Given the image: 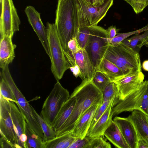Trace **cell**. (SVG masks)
<instances>
[{
    "label": "cell",
    "mask_w": 148,
    "mask_h": 148,
    "mask_svg": "<svg viewBox=\"0 0 148 148\" xmlns=\"http://www.w3.org/2000/svg\"><path fill=\"white\" fill-rule=\"evenodd\" d=\"M148 40V29L141 34H137L132 37L127 38L121 42L139 53L141 48L144 45Z\"/></svg>",
    "instance_id": "d4e9b609"
},
{
    "label": "cell",
    "mask_w": 148,
    "mask_h": 148,
    "mask_svg": "<svg viewBox=\"0 0 148 148\" xmlns=\"http://www.w3.org/2000/svg\"><path fill=\"white\" fill-rule=\"evenodd\" d=\"M110 144L102 136L91 138L88 148H111Z\"/></svg>",
    "instance_id": "836d02e7"
},
{
    "label": "cell",
    "mask_w": 148,
    "mask_h": 148,
    "mask_svg": "<svg viewBox=\"0 0 148 148\" xmlns=\"http://www.w3.org/2000/svg\"><path fill=\"white\" fill-rule=\"evenodd\" d=\"M71 95L76 98L75 106L71 115L56 134V137L71 133L84 113L91 106L101 105L103 101L102 92L93 83L92 79L82 80Z\"/></svg>",
    "instance_id": "6da1fadb"
},
{
    "label": "cell",
    "mask_w": 148,
    "mask_h": 148,
    "mask_svg": "<svg viewBox=\"0 0 148 148\" xmlns=\"http://www.w3.org/2000/svg\"><path fill=\"white\" fill-rule=\"evenodd\" d=\"M128 117L137 133L148 142V116L140 111L134 110Z\"/></svg>",
    "instance_id": "ffe728a7"
},
{
    "label": "cell",
    "mask_w": 148,
    "mask_h": 148,
    "mask_svg": "<svg viewBox=\"0 0 148 148\" xmlns=\"http://www.w3.org/2000/svg\"><path fill=\"white\" fill-rule=\"evenodd\" d=\"M148 29V24L145 26L139 29L126 33H119L111 39L108 38L110 45H116L120 43L123 41L134 34H140Z\"/></svg>",
    "instance_id": "f546056e"
},
{
    "label": "cell",
    "mask_w": 148,
    "mask_h": 148,
    "mask_svg": "<svg viewBox=\"0 0 148 148\" xmlns=\"http://www.w3.org/2000/svg\"><path fill=\"white\" fill-rule=\"evenodd\" d=\"M132 7L136 14L141 12L148 5V0H124Z\"/></svg>",
    "instance_id": "e575fe53"
},
{
    "label": "cell",
    "mask_w": 148,
    "mask_h": 148,
    "mask_svg": "<svg viewBox=\"0 0 148 148\" xmlns=\"http://www.w3.org/2000/svg\"><path fill=\"white\" fill-rule=\"evenodd\" d=\"M46 28L51 71L56 81H59L70 65L65 57L55 23L47 22Z\"/></svg>",
    "instance_id": "277c9868"
},
{
    "label": "cell",
    "mask_w": 148,
    "mask_h": 148,
    "mask_svg": "<svg viewBox=\"0 0 148 148\" xmlns=\"http://www.w3.org/2000/svg\"><path fill=\"white\" fill-rule=\"evenodd\" d=\"M113 100H111L108 107L91 129L87 134L91 138L102 136L105 131L110 124L113 113L112 111Z\"/></svg>",
    "instance_id": "e0dca14e"
},
{
    "label": "cell",
    "mask_w": 148,
    "mask_h": 148,
    "mask_svg": "<svg viewBox=\"0 0 148 148\" xmlns=\"http://www.w3.org/2000/svg\"><path fill=\"white\" fill-rule=\"evenodd\" d=\"M64 53L66 58L69 64V69L73 73V75L76 77H79L82 79V76L80 69L75 62L72 54L69 51H65Z\"/></svg>",
    "instance_id": "d6a6232c"
},
{
    "label": "cell",
    "mask_w": 148,
    "mask_h": 148,
    "mask_svg": "<svg viewBox=\"0 0 148 148\" xmlns=\"http://www.w3.org/2000/svg\"><path fill=\"white\" fill-rule=\"evenodd\" d=\"M12 38L0 37V67L3 69L11 63L15 57L14 50L16 47L13 44Z\"/></svg>",
    "instance_id": "d6986e66"
},
{
    "label": "cell",
    "mask_w": 148,
    "mask_h": 148,
    "mask_svg": "<svg viewBox=\"0 0 148 148\" xmlns=\"http://www.w3.org/2000/svg\"><path fill=\"white\" fill-rule=\"evenodd\" d=\"M25 12L29 23L36 34L46 52L49 57L47 29L41 20L40 13L31 5L27 6Z\"/></svg>",
    "instance_id": "4fadbf2b"
},
{
    "label": "cell",
    "mask_w": 148,
    "mask_h": 148,
    "mask_svg": "<svg viewBox=\"0 0 148 148\" xmlns=\"http://www.w3.org/2000/svg\"><path fill=\"white\" fill-rule=\"evenodd\" d=\"M9 102L10 114L17 135V148H26L25 119L16 103L12 101Z\"/></svg>",
    "instance_id": "5bb4252c"
},
{
    "label": "cell",
    "mask_w": 148,
    "mask_h": 148,
    "mask_svg": "<svg viewBox=\"0 0 148 148\" xmlns=\"http://www.w3.org/2000/svg\"><path fill=\"white\" fill-rule=\"evenodd\" d=\"M0 2H1V0H0Z\"/></svg>",
    "instance_id": "bcb514c9"
},
{
    "label": "cell",
    "mask_w": 148,
    "mask_h": 148,
    "mask_svg": "<svg viewBox=\"0 0 148 148\" xmlns=\"http://www.w3.org/2000/svg\"><path fill=\"white\" fill-rule=\"evenodd\" d=\"M70 97L68 91L57 81L42 106L40 115L53 127L55 119L64 103Z\"/></svg>",
    "instance_id": "52a82bcc"
},
{
    "label": "cell",
    "mask_w": 148,
    "mask_h": 148,
    "mask_svg": "<svg viewBox=\"0 0 148 148\" xmlns=\"http://www.w3.org/2000/svg\"><path fill=\"white\" fill-rule=\"evenodd\" d=\"M142 67L144 70L148 71V60H145L143 62Z\"/></svg>",
    "instance_id": "7bdbcfd3"
},
{
    "label": "cell",
    "mask_w": 148,
    "mask_h": 148,
    "mask_svg": "<svg viewBox=\"0 0 148 148\" xmlns=\"http://www.w3.org/2000/svg\"><path fill=\"white\" fill-rule=\"evenodd\" d=\"M67 46L69 51L72 54L76 53L81 49L75 37L69 41Z\"/></svg>",
    "instance_id": "74e56055"
},
{
    "label": "cell",
    "mask_w": 148,
    "mask_h": 148,
    "mask_svg": "<svg viewBox=\"0 0 148 148\" xmlns=\"http://www.w3.org/2000/svg\"><path fill=\"white\" fill-rule=\"evenodd\" d=\"M76 102L75 97L70 95L62 106L56 118L53 126L56 134L71 115Z\"/></svg>",
    "instance_id": "44dd1931"
},
{
    "label": "cell",
    "mask_w": 148,
    "mask_h": 148,
    "mask_svg": "<svg viewBox=\"0 0 148 148\" xmlns=\"http://www.w3.org/2000/svg\"><path fill=\"white\" fill-rule=\"evenodd\" d=\"M92 81L94 85L102 92L111 81L105 74L97 70L95 71Z\"/></svg>",
    "instance_id": "f1b7e54d"
},
{
    "label": "cell",
    "mask_w": 148,
    "mask_h": 148,
    "mask_svg": "<svg viewBox=\"0 0 148 148\" xmlns=\"http://www.w3.org/2000/svg\"><path fill=\"white\" fill-rule=\"evenodd\" d=\"M108 37L109 39H111L114 37L118 33V29L116 28L115 26L113 25L109 27L106 29Z\"/></svg>",
    "instance_id": "60d3db41"
},
{
    "label": "cell",
    "mask_w": 148,
    "mask_h": 148,
    "mask_svg": "<svg viewBox=\"0 0 148 148\" xmlns=\"http://www.w3.org/2000/svg\"><path fill=\"white\" fill-rule=\"evenodd\" d=\"M90 34V27H83L79 28L75 38L81 48L85 49Z\"/></svg>",
    "instance_id": "1f68e13d"
},
{
    "label": "cell",
    "mask_w": 148,
    "mask_h": 148,
    "mask_svg": "<svg viewBox=\"0 0 148 148\" xmlns=\"http://www.w3.org/2000/svg\"><path fill=\"white\" fill-rule=\"evenodd\" d=\"M145 75L142 71L124 76L114 82L116 84L120 101L137 88L144 81Z\"/></svg>",
    "instance_id": "7c38bea8"
},
{
    "label": "cell",
    "mask_w": 148,
    "mask_h": 148,
    "mask_svg": "<svg viewBox=\"0 0 148 148\" xmlns=\"http://www.w3.org/2000/svg\"><path fill=\"white\" fill-rule=\"evenodd\" d=\"M144 45L148 47V40L146 42Z\"/></svg>",
    "instance_id": "ee69618b"
},
{
    "label": "cell",
    "mask_w": 148,
    "mask_h": 148,
    "mask_svg": "<svg viewBox=\"0 0 148 148\" xmlns=\"http://www.w3.org/2000/svg\"><path fill=\"white\" fill-rule=\"evenodd\" d=\"M90 34L85 49L96 70L110 45L106 29L97 25L90 27Z\"/></svg>",
    "instance_id": "8992f818"
},
{
    "label": "cell",
    "mask_w": 148,
    "mask_h": 148,
    "mask_svg": "<svg viewBox=\"0 0 148 148\" xmlns=\"http://www.w3.org/2000/svg\"><path fill=\"white\" fill-rule=\"evenodd\" d=\"M99 105L91 106L80 116L71 133L73 136L82 139L86 136L95 112Z\"/></svg>",
    "instance_id": "2e32d148"
},
{
    "label": "cell",
    "mask_w": 148,
    "mask_h": 148,
    "mask_svg": "<svg viewBox=\"0 0 148 148\" xmlns=\"http://www.w3.org/2000/svg\"><path fill=\"white\" fill-rule=\"evenodd\" d=\"M106 0H102L103 3H104Z\"/></svg>",
    "instance_id": "f6af8a7d"
},
{
    "label": "cell",
    "mask_w": 148,
    "mask_h": 148,
    "mask_svg": "<svg viewBox=\"0 0 148 148\" xmlns=\"http://www.w3.org/2000/svg\"><path fill=\"white\" fill-rule=\"evenodd\" d=\"M103 101H113V107L116 106L120 101L119 100L117 89L115 83L110 81L102 92Z\"/></svg>",
    "instance_id": "83f0119b"
},
{
    "label": "cell",
    "mask_w": 148,
    "mask_h": 148,
    "mask_svg": "<svg viewBox=\"0 0 148 148\" xmlns=\"http://www.w3.org/2000/svg\"><path fill=\"white\" fill-rule=\"evenodd\" d=\"M32 108L34 114L44 134L43 141L45 142L56 137V133L53 127L50 126L32 106Z\"/></svg>",
    "instance_id": "4316f807"
},
{
    "label": "cell",
    "mask_w": 148,
    "mask_h": 148,
    "mask_svg": "<svg viewBox=\"0 0 148 148\" xmlns=\"http://www.w3.org/2000/svg\"><path fill=\"white\" fill-rule=\"evenodd\" d=\"M1 148H15V147L4 137L1 136L0 139Z\"/></svg>",
    "instance_id": "ab89813d"
},
{
    "label": "cell",
    "mask_w": 148,
    "mask_h": 148,
    "mask_svg": "<svg viewBox=\"0 0 148 148\" xmlns=\"http://www.w3.org/2000/svg\"><path fill=\"white\" fill-rule=\"evenodd\" d=\"M90 138L87 136L82 139L77 138L68 148H88Z\"/></svg>",
    "instance_id": "8d00e7d4"
},
{
    "label": "cell",
    "mask_w": 148,
    "mask_h": 148,
    "mask_svg": "<svg viewBox=\"0 0 148 148\" xmlns=\"http://www.w3.org/2000/svg\"><path fill=\"white\" fill-rule=\"evenodd\" d=\"M137 134V142L136 148H148V142Z\"/></svg>",
    "instance_id": "f35d334b"
},
{
    "label": "cell",
    "mask_w": 148,
    "mask_h": 148,
    "mask_svg": "<svg viewBox=\"0 0 148 148\" xmlns=\"http://www.w3.org/2000/svg\"><path fill=\"white\" fill-rule=\"evenodd\" d=\"M0 130L1 135L15 148H17V135L10 114L9 101L0 95Z\"/></svg>",
    "instance_id": "8fae6325"
},
{
    "label": "cell",
    "mask_w": 148,
    "mask_h": 148,
    "mask_svg": "<svg viewBox=\"0 0 148 148\" xmlns=\"http://www.w3.org/2000/svg\"><path fill=\"white\" fill-rule=\"evenodd\" d=\"M55 24L65 51H69L67 44L75 37L79 27L77 0H58Z\"/></svg>",
    "instance_id": "7a4b0ae2"
},
{
    "label": "cell",
    "mask_w": 148,
    "mask_h": 148,
    "mask_svg": "<svg viewBox=\"0 0 148 148\" xmlns=\"http://www.w3.org/2000/svg\"><path fill=\"white\" fill-rule=\"evenodd\" d=\"M113 1L106 0L100 6L95 7L88 4L85 0H77L79 27L97 25L106 15Z\"/></svg>",
    "instance_id": "9c48e42d"
},
{
    "label": "cell",
    "mask_w": 148,
    "mask_h": 148,
    "mask_svg": "<svg viewBox=\"0 0 148 148\" xmlns=\"http://www.w3.org/2000/svg\"><path fill=\"white\" fill-rule=\"evenodd\" d=\"M104 135L116 147L130 148L118 126L113 120L105 131Z\"/></svg>",
    "instance_id": "7402d4cb"
},
{
    "label": "cell",
    "mask_w": 148,
    "mask_h": 148,
    "mask_svg": "<svg viewBox=\"0 0 148 148\" xmlns=\"http://www.w3.org/2000/svg\"><path fill=\"white\" fill-rule=\"evenodd\" d=\"M89 4L95 7H98L102 5L104 3L102 0H85Z\"/></svg>",
    "instance_id": "b9f144b4"
},
{
    "label": "cell",
    "mask_w": 148,
    "mask_h": 148,
    "mask_svg": "<svg viewBox=\"0 0 148 148\" xmlns=\"http://www.w3.org/2000/svg\"><path fill=\"white\" fill-rule=\"evenodd\" d=\"M113 121L118 126L130 148H136L137 132L129 118L116 116Z\"/></svg>",
    "instance_id": "9a60e30c"
},
{
    "label": "cell",
    "mask_w": 148,
    "mask_h": 148,
    "mask_svg": "<svg viewBox=\"0 0 148 148\" xmlns=\"http://www.w3.org/2000/svg\"><path fill=\"white\" fill-rule=\"evenodd\" d=\"M96 70H99L105 74L111 81H114L124 76L120 69L105 58L103 59Z\"/></svg>",
    "instance_id": "603a6c76"
},
{
    "label": "cell",
    "mask_w": 148,
    "mask_h": 148,
    "mask_svg": "<svg viewBox=\"0 0 148 148\" xmlns=\"http://www.w3.org/2000/svg\"><path fill=\"white\" fill-rule=\"evenodd\" d=\"M104 58L120 69L124 76L141 71L139 53L121 42L116 45H110Z\"/></svg>",
    "instance_id": "3957f363"
},
{
    "label": "cell",
    "mask_w": 148,
    "mask_h": 148,
    "mask_svg": "<svg viewBox=\"0 0 148 148\" xmlns=\"http://www.w3.org/2000/svg\"><path fill=\"white\" fill-rule=\"evenodd\" d=\"M111 101H103L101 104L99 105L95 112L88 131L91 129L103 114L108 107Z\"/></svg>",
    "instance_id": "d590c367"
},
{
    "label": "cell",
    "mask_w": 148,
    "mask_h": 148,
    "mask_svg": "<svg viewBox=\"0 0 148 148\" xmlns=\"http://www.w3.org/2000/svg\"><path fill=\"white\" fill-rule=\"evenodd\" d=\"M0 37H12L19 31L21 21L12 0H1Z\"/></svg>",
    "instance_id": "30bf717a"
},
{
    "label": "cell",
    "mask_w": 148,
    "mask_h": 148,
    "mask_svg": "<svg viewBox=\"0 0 148 148\" xmlns=\"http://www.w3.org/2000/svg\"><path fill=\"white\" fill-rule=\"evenodd\" d=\"M77 138L71 133L65 134L45 142L44 148H68Z\"/></svg>",
    "instance_id": "cb8c5ba5"
},
{
    "label": "cell",
    "mask_w": 148,
    "mask_h": 148,
    "mask_svg": "<svg viewBox=\"0 0 148 148\" xmlns=\"http://www.w3.org/2000/svg\"><path fill=\"white\" fill-rule=\"evenodd\" d=\"M71 54L80 69L82 79H91L96 69L86 50L81 48L76 53Z\"/></svg>",
    "instance_id": "ac0fdd59"
},
{
    "label": "cell",
    "mask_w": 148,
    "mask_h": 148,
    "mask_svg": "<svg viewBox=\"0 0 148 148\" xmlns=\"http://www.w3.org/2000/svg\"><path fill=\"white\" fill-rule=\"evenodd\" d=\"M0 77V95L8 101L15 103V99L11 89L4 79Z\"/></svg>",
    "instance_id": "4dcf8cb0"
},
{
    "label": "cell",
    "mask_w": 148,
    "mask_h": 148,
    "mask_svg": "<svg viewBox=\"0 0 148 148\" xmlns=\"http://www.w3.org/2000/svg\"><path fill=\"white\" fill-rule=\"evenodd\" d=\"M26 148H44L43 139L29 127L26 123Z\"/></svg>",
    "instance_id": "484cf974"
},
{
    "label": "cell",
    "mask_w": 148,
    "mask_h": 148,
    "mask_svg": "<svg viewBox=\"0 0 148 148\" xmlns=\"http://www.w3.org/2000/svg\"><path fill=\"white\" fill-rule=\"evenodd\" d=\"M134 110L140 111L148 116V80L144 81L137 88L112 108L113 115Z\"/></svg>",
    "instance_id": "ba28073f"
},
{
    "label": "cell",
    "mask_w": 148,
    "mask_h": 148,
    "mask_svg": "<svg viewBox=\"0 0 148 148\" xmlns=\"http://www.w3.org/2000/svg\"><path fill=\"white\" fill-rule=\"evenodd\" d=\"M0 77L4 79L11 89L15 99V103L25 118L28 125L43 139L42 130L34 114L32 106L29 104L16 86L11 75L8 66L2 69Z\"/></svg>",
    "instance_id": "5b68a950"
}]
</instances>
